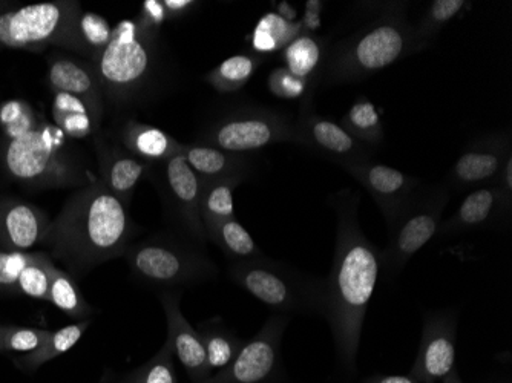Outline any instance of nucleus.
Returning a JSON list of instances; mask_svg holds the SVG:
<instances>
[{"label": "nucleus", "instance_id": "nucleus-1", "mask_svg": "<svg viewBox=\"0 0 512 383\" xmlns=\"http://www.w3.org/2000/svg\"><path fill=\"white\" fill-rule=\"evenodd\" d=\"M333 206L338 212V233L332 270L324 281L322 316L332 328L342 368L352 374L368 304L381 275V252L359 226V195L341 190L333 197Z\"/></svg>", "mask_w": 512, "mask_h": 383}, {"label": "nucleus", "instance_id": "nucleus-2", "mask_svg": "<svg viewBox=\"0 0 512 383\" xmlns=\"http://www.w3.org/2000/svg\"><path fill=\"white\" fill-rule=\"evenodd\" d=\"M131 235L128 206L97 180L69 198L42 244L71 272L83 275L125 255Z\"/></svg>", "mask_w": 512, "mask_h": 383}, {"label": "nucleus", "instance_id": "nucleus-3", "mask_svg": "<svg viewBox=\"0 0 512 383\" xmlns=\"http://www.w3.org/2000/svg\"><path fill=\"white\" fill-rule=\"evenodd\" d=\"M414 51H419L414 28L401 8H390L336 46L325 65V80L329 85L364 80Z\"/></svg>", "mask_w": 512, "mask_h": 383}, {"label": "nucleus", "instance_id": "nucleus-4", "mask_svg": "<svg viewBox=\"0 0 512 383\" xmlns=\"http://www.w3.org/2000/svg\"><path fill=\"white\" fill-rule=\"evenodd\" d=\"M0 160L11 178L37 189L79 186L86 181L82 167L65 152V134L43 120L22 137L5 138Z\"/></svg>", "mask_w": 512, "mask_h": 383}, {"label": "nucleus", "instance_id": "nucleus-5", "mask_svg": "<svg viewBox=\"0 0 512 383\" xmlns=\"http://www.w3.org/2000/svg\"><path fill=\"white\" fill-rule=\"evenodd\" d=\"M230 278L253 298L279 313H319L324 310V279L304 275L269 259L234 262Z\"/></svg>", "mask_w": 512, "mask_h": 383}, {"label": "nucleus", "instance_id": "nucleus-6", "mask_svg": "<svg viewBox=\"0 0 512 383\" xmlns=\"http://www.w3.org/2000/svg\"><path fill=\"white\" fill-rule=\"evenodd\" d=\"M77 2H45L17 10L0 11V48L42 50L59 45L82 51Z\"/></svg>", "mask_w": 512, "mask_h": 383}, {"label": "nucleus", "instance_id": "nucleus-7", "mask_svg": "<svg viewBox=\"0 0 512 383\" xmlns=\"http://www.w3.org/2000/svg\"><path fill=\"white\" fill-rule=\"evenodd\" d=\"M132 273L154 287H181L197 284L217 275L211 259L178 239H146L125 253Z\"/></svg>", "mask_w": 512, "mask_h": 383}, {"label": "nucleus", "instance_id": "nucleus-8", "mask_svg": "<svg viewBox=\"0 0 512 383\" xmlns=\"http://www.w3.org/2000/svg\"><path fill=\"white\" fill-rule=\"evenodd\" d=\"M450 197L448 186L421 189L391 224L390 241L381 252L385 279L396 278L407 262L437 235Z\"/></svg>", "mask_w": 512, "mask_h": 383}, {"label": "nucleus", "instance_id": "nucleus-9", "mask_svg": "<svg viewBox=\"0 0 512 383\" xmlns=\"http://www.w3.org/2000/svg\"><path fill=\"white\" fill-rule=\"evenodd\" d=\"M96 60L102 89L112 99H125L148 77L152 60L149 36L135 20H123L114 28L111 42Z\"/></svg>", "mask_w": 512, "mask_h": 383}, {"label": "nucleus", "instance_id": "nucleus-10", "mask_svg": "<svg viewBox=\"0 0 512 383\" xmlns=\"http://www.w3.org/2000/svg\"><path fill=\"white\" fill-rule=\"evenodd\" d=\"M284 141H296L295 125L286 115L246 108L221 115L201 135L200 145L246 155Z\"/></svg>", "mask_w": 512, "mask_h": 383}, {"label": "nucleus", "instance_id": "nucleus-11", "mask_svg": "<svg viewBox=\"0 0 512 383\" xmlns=\"http://www.w3.org/2000/svg\"><path fill=\"white\" fill-rule=\"evenodd\" d=\"M289 316H272L226 368L198 383H270L281 368V341Z\"/></svg>", "mask_w": 512, "mask_h": 383}, {"label": "nucleus", "instance_id": "nucleus-12", "mask_svg": "<svg viewBox=\"0 0 512 383\" xmlns=\"http://www.w3.org/2000/svg\"><path fill=\"white\" fill-rule=\"evenodd\" d=\"M295 128V143L341 166H355L373 157V149L362 145L338 123L319 115L310 95L302 102Z\"/></svg>", "mask_w": 512, "mask_h": 383}, {"label": "nucleus", "instance_id": "nucleus-13", "mask_svg": "<svg viewBox=\"0 0 512 383\" xmlns=\"http://www.w3.org/2000/svg\"><path fill=\"white\" fill-rule=\"evenodd\" d=\"M161 181L169 209L181 229L198 244L206 243V230L200 215L203 181L192 171L183 155H174L161 163Z\"/></svg>", "mask_w": 512, "mask_h": 383}, {"label": "nucleus", "instance_id": "nucleus-14", "mask_svg": "<svg viewBox=\"0 0 512 383\" xmlns=\"http://www.w3.org/2000/svg\"><path fill=\"white\" fill-rule=\"evenodd\" d=\"M456 328L453 313H428L410 371L417 383L439 382L456 368Z\"/></svg>", "mask_w": 512, "mask_h": 383}, {"label": "nucleus", "instance_id": "nucleus-15", "mask_svg": "<svg viewBox=\"0 0 512 383\" xmlns=\"http://www.w3.org/2000/svg\"><path fill=\"white\" fill-rule=\"evenodd\" d=\"M352 175L381 209L388 227L404 212L421 190V181L416 177L387 166V164L365 161L355 166L344 167Z\"/></svg>", "mask_w": 512, "mask_h": 383}, {"label": "nucleus", "instance_id": "nucleus-16", "mask_svg": "<svg viewBox=\"0 0 512 383\" xmlns=\"http://www.w3.org/2000/svg\"><path fill=\"white\" fill-rule=\"evenodd\" d=\"M512 157L511 138L508 134H491L474 140L459 155L448 172L450 189H476L496 183L508 158Z\"/></svg>", "mask_w": 512, "mask_h": 383}, {"label": "nucleus", "instance_id": "nucleus-17", "mask_svg": "<svg viewBox=\"0 0 512 383\" xmlns=\"http://www.w3.org/2000/svg\"><path fill=\"white\" fill-rule=\"evenodd\" d=\"M512 194L503 190L497 183L476 187L462 201L453 217L440 223L437 236L447 238L471 230L502 226L511 218Z\"/></svg>", "mask_w": 512, "mask_h": 383}, {"label": "nucleus", "instance_id": "nucleus-18", "mask_svg": "<svg viewBox=\"0 0 512 383\" xmlns=\"http://www.w3.org/2000/svg\"><path fill=\"white\" fill-rule=\"evenodd\" d=\"M51 221L33 204L16 198L0 200V246L10 252H28L42 243Z\"/></svg>", "mask_w": 512, "mask_h": 383}, {"label": "nucleus", "instance_id": "nucleus-19", "mask_svg": "<svg viewBox=\"0 0 512 383\" xmlns=\"http://www.w3.org/2000/svg\"><path fill=\"white\" fill-rule=\"evenodd\" d=\"M160 299L168 319V338L175 356L195 383L203 382L211 373L207 370L206 351L200 333L181 313L180 295L166 292Z\"/></svg>", "mask_w": 512, "mask_h": 383}, {"label": "nucleus", "instance_id": "nucleus-20", "mask_svg": "<svg viewBox=\"0 0 512 383\" xmlns=\"http://www.w3.org/2000/svg\"><path fill=\"white\" fill-rule=\"evenodd\" d=\"M48 83L54 92H65L82 100L100 122L103 112L102 86L96 71L76 60L54 57L48 68Z\"/></svg>", "mask_w": 512, "mask_h": 383}, {"label": "nucleus", "instance_id": "nucleus-21", "mask_svg": "<svg viewBox=\"0 0 512 383\" xmlns=\"http://www.w3.org/2000/svg\"><path fill=\"white\" fill-rule=\"evenodd\" d=\"M100 178L103 186L128 206L135 187L148 172V161L135 157L131 152L109 146H100Z\"/></svg>", "mask_w": 512, "mask_h": 383}, {"label": "nucleus", "instance_id": "nucleus-22", "mask_svg": "<svg viewBox=\"0 0 512 383\" xmlns=\"http://www.w3.org/2000/svg\"><path fill=\"white\" fill-rule=\"evenodd\" d=\"M181 155L188 161L192 171L203 181L220 178H243L246 180L250 161L244 154H232L214 146L183 145Z\"/></svg>", "mask_w": 512, "mask_h": 383}, {"label": "nucleus", "instance_id": "nucleus-23", "mask_svg": "<svg viewBox=\"0 0 512 383\" xmlns=\"http://www.w3.org/2000/svg\"><path fill=\"white\" fill-rule=\"evenodd\" d=\"M122 140L132 155L148 163H163L168 158L180 154L183 148L181 143L165 131L138 122L126 123Z\"/></svg>", "mask_w": 512, "mask_h": 383}, {"label": "nucleus", "instance_id": "nucleus-24", "mask_svg": "<svg viewBox=\"0 0 512 383\" xmlns=\"http://www.w3.org/2000/svg\"><path fill=\"white\" fill-rule=\"evenodd\" d=\"M283 60L284 68L289 69L293 76L306 80L309 85L316 82L325 63L324 39L302 33L284 48Z\"/></svg>", "mask_w": 512, "mask_h": 383}, {"label": "nucleus", "instance_id": "nucleus-25", "mask_svg": "<svg viewBox=\"0 0 512 383\" xmlns=\"http://www.w3.org/2000/svg\"><path fill=\"white\" fill-rule=\"evenodd\" d=\"M198 333L203 341L207 370L211 376L215 371L223 370L230 362L234 361L244 345V341H241L234 331L229 330L220 321L206 322L201 325Z\"/></svg>", "mask_w": 512, "mask_h": 383}, {"label": "nucleus", "instance_id": "nucleus-26", "mask_svg": "<svg viewBox=\"0 0 512 383\" xmlns=\"http://www.w3.org/2000/svg\"><path fill=\"white\" fill-rule=\"evenodd\" d=\"M206 238L217 244L229 258L238 261L260 258V247L256 246L250 233L238 223L237 218L215 221L204 226Z\"/></svg>", "mask_w": 512, "mask_h": 383}, {"label": "nucleus", "instance_id": "nucleus-27", "mask_svg": "<svg viewBox=\"0 0 512 383\" xmlns=\"http://www.w3.org/2000/svg\"><path fill=\"white\" fill-rule=\"evenodd\" d=\"M54 94H56L53 105L54 120L57 128L66 137L82 140L96 131L100 122L82 100L65 92H54Z\"/></svg>", "mask_w": 512, "mask_h": 383}, {"label": "nucleus", "instance_id": "nucleus-28", "mask_svg": "<svg viewBox=\"0 0 512 383\" xmlns=\"http://www.w3.org/2000/svg\"><path fill=\"white\" fill-rule=\"evenodd\" d=\"M243 181V178L204 181L200 197V215L204 226L235 218L234 192Z\"/></svg>", "mask_w": 512, "mask_h": 383}, {"label": "nucleus", "instance_id": "nucleus-29", "mask_svg": "<svg viewBox=\"0 0 512 383\" xmlns=\"http://www.w3.org/2000/svg\"><path fill=\"white\" fill-rule=\"evenodd\" d=\"M304 33L301 22H289L276 13L264 14L252 34V48L258 54L283 51L296 37Z\"/></svg>", "mask_w": 512, "mask_h": 383}, {"label": "nucleus", "instance_id": "nucleus-30", "mask_svg": "<svg viewBox=\"0 0 512 383\" xmlns=\"http://www.w3.org/2000/svg\"><path fill=\"white\" fill-rule=\"evenodd\" d=\"M342 128L368 148H376L384 141L381 115L370 100L359 97L342 117Z\"/></svg>", "mask_w": 512, "mask_h": 383}, {"label": "nucleus", "instance_id": "nucleus-31", "mask_svg": "<svg viewBox=\"0 0 512 383\" xmlns=\"http://www.w3.org/2000/svg\"><path fill=\"white\" fill-rule=\"evenodd\" d=\"M260 63L261 59H258V56H250V54L229 57L217 68L212 69L207 76V83L221 94L240 91L252 79Z\"/></svg>", "mask_w": 512, "mask_h": 383}, {"label": "nucleus", "instance_id": "nucleus-32", "mask_svg": "<svg viewBox=\"0 0 512 383\" xmlns=\"http://www.w3.org/2000/svg\"><path fill=\"white\" fill-rule=\"evenodd\" d=\"M88 327L89 321L86 319V321L68 325V327L62 328V330L50 331L42 345L36 348V350L31 351V353L25 354L20 359V364L25 368H30V370L42 367L46 362L53 361L54 357L71 350L80 341Z\"/></svg>", "mask_w": 512, "mask_h": 383}, {"label": "nucleus", "instance_id": "nucleus-33", "mask_svg": "<svg viewBox=\"0 0 512 383\" xmlns=\"http://www.w3.org/2000/svg\"><path fill=\"white\" fill-rule=\"evenodd\" d=\"M50 302L69 318L85 319L94 313L91 305L80 293L73 276L56 266L51 267Z\"/></svg>", "mask_w": 512, "mask_h": 383}, {"label": "nucleus", "instance_id": "nucleus-34", "mask_svg": "<svg viewBox=\"0 0 512 383\" xmlns=\"http://www.w3.org/2000/svg\"><path fill=\"white\" fill-rule=\"evenodd\" d=\"M465 5H468L465 0H434L431 2L422 16L421 22L414 28V36H416L419 50L425 48L442 30L445 23L454 19L465 8Z\"/></svg>", "mask_w": 512, "mask_h": 383}, {"label": "nucleus", "instance_id": "nucleus-35", "mask_svg": "<svg viewBox=\"0 0 512 383\" xmlns=\"http://www.w3.org/2000/svg\"><path fill=\"white\" fill-rule=\"evenodd\" d=\"M50 256L42 252H33V259L17 281V292L40 301H50L51 267Z\"/></svg>", "mask_w": 512, "mask_h": 383}, {"label": "nucleus", "instance_id": "nucleus-36", "mask_svg": "<svg viewBox=\"0 0 512 383\" xmlns=\"http://www.w3.org/2000/svg\"><path fill=\"white\" fill-rule=\"evenodd\" d=\"M120 383H177L174 350L169 338L154 357Z\"/></svg>", "mask_w": 512, "mask_h": 383}, {"label": "nucleus", "instance_id": "nucleus-37", "mask_svg": "<svg viewBox=\"0 0 512 383\" xmlns=\"http://www.w3.org/2000/svg\"><path fill=\"white\" fill-rule=\"evenodd\" d=\"M42 118L33 111L27 102L11 100L0 106V128H4L5 138L22 137L36 129Z\"/></svg>", "mask_w": 512, "mask_h": 383}, {"label": "nucleus", "instance_id": "nucleus-38", "mask_svg": "<svg viewBox=\"0 0 512 383\" xmlns=\"http://www.w3.org/2000/svg\"><path fill=\"white\" fill-rule=\"evenodd\" d=\"M112 31L108 20L96 13H82L79 19V36L83 53H94L99 56L112 39Z\"/></svg>", "mask_w": 512, "mask_h": 383}, {"label": "nucleus", "instance_id": "nucleus-39", "mask_svg": "<svg viewBox=\"0 0 512 383\" xmlns=\"http://www.w3.org/2000/svg\"><path fill=\"white\" fill-rule=\"evenodd\" d=\"M50 331L39 328L11 327L0 325V353L17 351V353H31L45 341Z\"/></svg>", "mask_w": 512, "mask_h": 383}, {"label": "nucleus", "instance_id": "nucleus-40", "mask_svg": "<svg viewBox=\"0 0 512 383\" xmlns=\"http://www.w3.org/2000/svg\"><path fill=\"white\" fill-rule=\"evenodd\" d=\"M269 89L272 94H275L279 99H299L302 95H306L307 92L312 91L309 83L306 80L299 79V77L293 76L289 69L276 68L269 76Z\"/></svg>", "mask_w": 512, "mask_h": 383}, {"label": "nucleus", "instance_id": "nucleus-41", "mask_svg": "<svg viewBox=\"0 0 512 383\" xmlns=\"http://www.w3.org/2000/svg\"><path fill=\"white\" fill-rule=\"evenodd\" d=\"M33 252L0 250V290H17L20 273L30 264Z\"/></svg>", "mask_w": 512, "mask_h": 383}, {"label": "nucleus", "instance_id": "nucleus-42", "mask_svg": "<svg viewBox=\"0 0 512 383\" xmlns=\"http://www.w3.org/2000/svg\"><path fill=\"white\" fill-rule=\"evenodd\" d=\"M166 19H169V17L165 4L160 2V0H148V2L143 4L140 16H138L135 22H137L138 27H140L143 33L151 36L154 31H157L166 22Z\"/></svg>", "mask_w": 512, "mask_h": 383}, {"label": "nucleus", "instance_id": "nucleus-43", "mask_svg": "<svg viewBox=\"0 0 512 383\" xmlns=\"http://www.w3.org/2000/svg\"><path fill=\"white\" fill-rule=\"evenodd\" d=\"M166 11H168V17L171 19H178V17H184L195 5H198L194 0H165Z\"/></svg>", "mask_w": 512, "mask_h": 383}, {"label": "nucleus", "instance_id": "nucleus-44", "mask_svg": "<svg viewBox=\"0 0 512 383\" xmlns=\"http://www.w3.org/2000/svg\"><path fill=\"white\" fill-rule=\"evenodd\" d=\"M319 11H321V4L319 2H309L307 4L306 16L304 20H301L302 28L304 30L315 31L321 25V17H319Z\"/></svg>", "mask_w": 512, "mask_h": 383}, {"label": "nucleus", "instance_id": "nucleus-45", "mask_svg": "<svg viewBox=\"0 0 512 383\" xmlns=\"http://www.w3.org/2000/svg\"><path fill=\"white\" fill-rule=\"evenodd\" d=\"M496 183L499 184L503 190L512 194V157H509L508 161H506Z\"/></svg>", "mask_w": 512, "mask_h": 383}, {"label": "nucleus", "instance_id": "nucleus-46", "mask_svg": "<svg viewBox=\"0 0 512 383\" xmlns=\"http://www.w3.org/2000/svg\"><path fill=\"white\" fill-rule=\"evenodd\" d=\"M364 383H417L411 376H373Z\"/></svg>", "mask_w": 512, "mask_h": 383}, {"label": "nucleus", "instance_id": "nucleus-47", "mask_svg": "<svg viewBox=\"0 0 512 383\" xmlns=\"http://www.w3.org/2000/svg\"><path fill=\"white\" fill-rule=\"evenodd\" d=\"M278 11L279 16L284 17V19L289 20V22H293V20H295V10H293V8L290 7L289 4H286V2H284V4L279 5Z\"/></svg>", "mask_w": 512, "mask_h": 383}, {"label": "nucleus", "instance_id": "nucleus-48", "mask_svg": "<svg viewBox=\"0 0 512 383\" xmlns=\"http://www.w3.org/2000/svg\"><path fill=\"white\" fill-rule=\"evenodd\" d=\"M442 383H463L462 380H460L459 374H457L456 368H454L453 371H451L450 374H448L447 377H444L442 379Z\"/></svg>", "mask_w": 512, "mask_h": 383}]
</instances>
